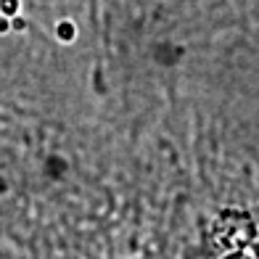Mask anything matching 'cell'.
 I'll use <instances>...</instances> for the list:
<instances>
[{
    "mask_svg": "<svg viewBox=\"0 0 259 259\" xmlns=\"http://www.w3.org/2000/svg\"><path fill=\"white\" fill-rule=\"evenodd\" d=\"M0 6H3V14H16V0H0Z\"/></svg>",
    "mask_w": 259,
    "mask_h": 259,
    "instance_id": "obj_1",
    "label": "cell"
}]
</instances>
